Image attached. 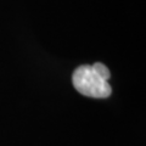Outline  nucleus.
<instances>
[{
    "label": "nucleus",
    "mask_w": 146,
    "mask_h": 146,
    "mask_svg": "<svg viewBox=\"0 0 146 146\" xmlns=\"http://www.w3.org/2000/svg\"><path fill=\"white\" fill-rule=\"evenodd\" d=\"M110 77L108 68L104 63L96 62L93 66H79L72 74V83L76 90L84 96L105 99L112 93L108 83Z\"/></svg>",
    "instance_id": "nucleus-1"
}]
</instances>
